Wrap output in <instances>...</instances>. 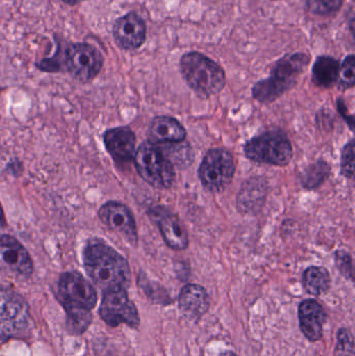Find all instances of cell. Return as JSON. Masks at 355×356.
<instances>
[{"label":"cell","instance_id":"31","mask_svg":"<svg viewBox=\"0 0 355 356\" xmlns=\"http://www.w3.org/2000/svg\"><path fill=\"white\" fill-rule=\"evenodd\" d=\"M6 216H4L3 209H2L1 203H0V228L6 227Z\"/></svg>","mask_w":355,"mask_h":356},{"label":"cell","instance_id":"1","mask_svg":"<svg viewBox=\"0 0 355 356\" xmlns=\"http://www.w3.org/2000/svg\"><path fill=\"white\" fill-rule=\"evenodd\" d=\"M83 257L85 272L96 286L104 291L129 288L131 280L129 261L104 241L88 242Z\"/></svg>","mask_w":355,"mask_h":356},{"label":"cell","instance_id":"17","mask_svg":"<svg viewBox=\"0 0 355 356\" xmlns=\"http://www.w3.org/2000/svg\"><path fill=\"white\" fill-rule=\"evenodd\" d=\"M327 321V313L320 303L308 299L302 301L299 307L300 330L311 342H317L323 336V326Z\"/></svg>","mask_w":355,"mask_h":356},{"label":"cell","instance_id":"13","mask_svg":"<svg viewBox=\"0 0 355 356\" xmlns=\"http://www.w3.org/2000/svg\"><path fill=\"white\" fill-rule=\"evenodd\" d=\"M145 21L137 13H129L115 21L113 37L117 45L124 50H135L141 47L146 40Z\"/></svg>","mask_w":355,"mask_h":356},{"label":"cell","instance_id":"16","mask_svg":"<svg viewBox=\"0 0 355 356\" xmlns=\"http://www.w3.org/2000/svg\"><path fill=\"white\" fill-rule=\"evenodd\" d=\"M268 191V181L265 177H256L246 180L238 192V211L244 215L260 213L266 202Z\"/></svg>","mask_w":355,"mask_h":356},{"label":"cell","instance_id":"23","mask_svg":"<svg viewBox=\"0 0 355 356\" xmlns=\"http://www.w3.org/2000/svg\"><path fill=\"white\" fill-rule=\"evenodd\" d=\"M340 87L342 89H352L355 83V58L354 54H350L344 60L343 64L340 65L339 72Z\"/></svg>","mask_w":355,"mask_h":356},{"label":"cell","instance_id":"15","mask_svg":"<svg viewBox=\"0 0 355 356\" xmlns=\"http://www.w3.org/2000/svg\"><path fill=\"white\" fill-rule=\"evenodd\" d=\"M104 142L113 160L119 164H127L135 158L137 138L129 127L108 129L104 134Z\"/></svg>","mask_w":355,"mask_h":356},{"label":"cell","instance_id":"28","mask_svg":"<svg viewBox=\"0 0 355 356\" xmlns=\"http://www.w3.org/2000/svg\"><path fill=\"white\" fill-rule=\"evenodd\" d=\"M336 356H354V342L352 332L348 330H340L337 334Z\"/></svg>","mask_w":355,"mask_h":356},{"label":"cell","instance_id":"32","mask_svg":"<svg viewBox=\"0 0 355 356\" xmlns=\"http://www.w3.org/2000/svg\"><path fill=\"white\" fill-rule=\"evenodd\" d=\"M64 3L69 4V6H76L81 2L85 1V0H62Z\"/></svg>","mask_w":355,"mask_h":356},{"label":"cell","instance_id":"4","mask_svg":"<svg viewBox=\"0 0 355 356\" xmlns=\"http://www.w3.org/2000/svg\"><path fill=\"white\" fill-rule=\"evenodd\" d=\"M133 162L140 177L154 188L165 190L174 184V166L158 144L143 142L135 150Z\"/></svg>","mask_w":355,"mask_h":356},{"label":"cell","instance_id":"22","mask_svg":"<svg viewBox=\"0 0 355 356\" xmlns=\"http://www.w3.org/2000/svg\"><path fill=\"white\" fill-rule=\"evenodd\" d=\"M331 171L329 163L324 160H319L318 162L308 167L302 173V186L308 190L319 188L331 175Z\"/></svg>","mask_w":355,"mask_h":356},{"label":"cell","instance_id":"21","mask_svg":"<svg viewBox=\"0 0 355 356\" xmlns=\"http://www.w3.org/2000/svg\"><path fill=\"white\" fill-rule=\"evenodd\" d=\"M302 282L308 294L320 296L331 288V278L325 268L312 266L304 271Z\"/></svg>","mask_w":355,"mask_h":356},{"label":"cell","instance_id":"9","mask_svg":"<svg viewBox=\"0 0 355 356\" xmlns=\"http://www.w3.org/2000/svg\"><path fill=\"white\" fill-rule=\"evenodd\" d=\"M104 66L101 52L87 42L69 44L65 48V69L81 83L93 81Z\"/></svg>","mask_w":355,"mask_h":356},{"label":"cell","instance_id":"8","mask_svg":"<svg viewBox=\"0 0 355 356\" xmlns=\"http://www.w3.org/2000/svg\"><path fill=\"white\" fill-rule=\"evenodd\" d=\"M29 324L28 307L13 289L0 286V341L16 338Z\"/></svg>","mask_w":355,"mask_h":356},{"label":"cell","instance_id":"20","mask_svg":"<svg viewBox=\"0 0 355 356\" xmlns=\"http://www.w3.org/2000/svg\"><path fill=\"white\" fill-rule=\"evenodd\" d=\"M340 63L331 56H319L313 67V81L322 88H331L338 83Z\"/></svg>","mask_w":355,"mask_h":356},{"label":"cell","instance_id":"19","mask_svg":"<svg viewBox=\"0 0 355 356\" xmlns=\"http://www.w3.org/2000/svg\"><path fill=\"white\" fill-rule=\"evenodd\" d=\"M150 141L156 144L181 143L187 137L185 127L177 119L169 116H158L149 127Z\"/></svg>","mask_w":355,"mask_h":356},{"label":"cell","instance_id":"10","mask_svg":"<svg viewBox=\"0 0 355 356\" xmlns=\"http://www.w3.org/2000/svg\"><path fill=\"white\" fill-rule=\"evenodd\" d=\"M99 313L102 320L113 327L120 324H126L133 328L140 325L139 313L124 288L104 291Z\"/></svg>","mask_w":355,"mask_h":356},{"label":"cell","instance_id":"26","mask_svg":"<svg viewBox=\"0 0 355 356\" xmlns=\"http://www.w3.org/2000/svg\"><path fill=\"white\" fill-rule=\"evenodd\" d=\"M344 0H308V6L311 12L317 15H331L341 8Z\"/></svg>","mask_w":355,"mask_h":356},{"label":"cell","instance_id":"5","mask_svg":"<svg viewBox=\"0 0 355 356\" xmlns=\"http://www.w3.org/2000/svg\"><path fill=\"white\" fill-rule=\"evenodd\" d=\"M244 154L258 164L285 167L291 163L294 152L287 135L279 131H269L246 142Z\"/></svg>","mask_w":355,"mask_h":356},{"label":"cell","instance_id":"27","mask_svg":"<svg viewBox=\"0 0 355 356\" xmlns=\"http://www.w3.org/2000/svg\"><path fill=\"white\" fill-rule=\"evenodd\" d=\"M341 173L348 179L354 177V140L352 139L342 150Z\"/></svg>","mask_w":355,"mask_h":356},{"label":"cell","instance_id":"25","mask_svg":"<svg viewBox=\"0 0 355 356\" xmlns=\"http://www.w3.org/2000/svg\"><path fill=\"white\" fill-rule=\"evenodd\" d=\"M92 317L90 312H75L67 313V327L74 334H83L90 324Z\"/></svg>","mask_w":355,"mask_h":356},{"label":"cell","instance_id":"7","mask_svg":"<svg viewBox=\"0 0 355 356\" xmlns=\"http://www.w3.org/2000/svg\"><path fill=\"white\" fill-rule=\"evenodd\" d=\"M58 297L67 313L90 312L97 303V293L79 272H66L58 282Z\"/></svg>","mask_w":355,"mask_h":356},{"label":"cell","instance_id":"24","mask_svg":"<svg viewBox=\"0 0 355 356\" xmlns=\"http://www.w3.org/2000/svg\"><path fill=\"white\" fill-rule=\"evenodd\" d=\"M58 43L56 54L50 58H44L41 62L38 63L37 67L40 70L45 72H58L65 69V48L63 47L60 42Z\"/></svg>","mask_w":355,"mask_h":356},{"label":"cell","instance_id":"2","mask_svg":"<svg viewBox=\"0 0 355 356\" xmlns=\"http://www.w3.org/2000/svg\"><path fill=\"white\" fill-rule=\"evenodd\" d=\"M181 72L198 97L208 99L224 89L226 75L214 60L197 51L188 52L181 58Z\"/></svg>","mask_w":355,"mask_h":356},{"label":"cell","instance_id":"3","mask_svg":"<svg viewBox=\"0 0 355 356\" xmlns=\"http://www.w3.org/2000/svg\"><path fill=\"white\" fill-rule=\"evenodd\" d=\"M310 63L306 54L286 56L276 63L270 76L258 81L252 88V96L261 104H271L297 83L298 79Z\"/></svg>","mask_w":355,"mask_h":356},{"label":"cell","instance_id":"14","mask_svg":"<svg viewBox=\"0 0 355 356\" xmlns=\"http://www.w3.org/2000/svg\"><path fill=\"white\" fill-rule=\"evenodd\" d=\"M152 218L162 234L163 240L169 248L183 251L189 247V234L181 220L165 207H156L151 211Z\"/></svg>","mask_w":355,"mask_h":356},{"label":"cell","instance_id":"18","mask_svg":"<svg viewBox=\"0 0 355 356\" xmlns=\"http://www.w3.org/2000/svg\"><path fill=\"white\" fill-rule=\"evenodd\" d=\"M179 309L188 319L198 321L210 307V297L206 289L198 284H187L179 297Z\"/></svg>","mask_w":355,"mask_h":356},{"label":"cell","instance_id":"6","mask_svg":"<svg viewBox=\"0 0 355 356\" xmlns=\"http://www.w3.org/2000/svg\"><path fill=\"white\" fill-rule=\"evenodd\" d=\"M236 163L233 154L223 148H213L202 159L198 177L202 186L210 193H221L233 181Z\"/></svg>","mask_w":355,"mask_h":356},{"label":"cell","instance_id":"12","mask_svg":"<svg viewBox=\"0 0 355 356\" xmlns=\"http://www.w3.org/2000/svg\"><path fill=\"white\" fill-rule=\"evenodd\" d=\"M98 216L108 229L120 234L131 245H137V223L126 205L118 201H108L100 207Z\"/></svg>","mask_w":355,"mask_h":356},{"label":"cell","instance_id":"33","mask_svg":"<svg viewBox=\"0 0 355 356\" xmlns=\"http://www.w3.org/2000/svg\"><path fill=\"white\" fill-rule=\"evenodd\" d=\"M220 356H238V355H236L235 353H223V355H221Z\"/></svg>","mask_w":355,"mask_h":356},{"label":"cell","instance_id":"29","mask_svg":"<svg viewBox=\"0 0 355 356\" xmlns=\"http://www.w3.org/2000/svg\"><path fill=\"white\" fill-rule=\"evenodd\" d=\"M336 267L347 280H354V263L352 255L345 250H338L335 254Z\"/></svg>","mask_w":355,"mask_h":356},{"label":"cell","instance_id":"30","mask_svg":"<svg viewBox=\"0 0 355 356\" xmlns=\"http://www.w3.org/2000/svg\"><path fill=\"white\" fill-rule=\"evenodd\" d=\"M338 110H339V112L341 113L342 117H343V118L345 119L346 121H347L348 124H349L350 129H352V131H354V116H352V115L348 114V110L347 112H346L345 104H344V102H342L341 99L338 100Z\"/></svg>","mask_w":355,"mask_h":356},{"label":"cell","instance_id":"11","mask_svg":"<svg viewBox=\"0 0 355 356\" xmlns=\"http://www.w3.org/2000/svg\"><path fill=\"white\" fill-rule=\"evenodd\" d=\"M0 270L19 278H28L33 271L28 251L8 234L0 236Z\"/></svg>","mask_w":355,"mask_h":356}]
</instances>
